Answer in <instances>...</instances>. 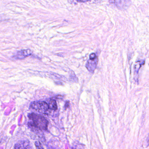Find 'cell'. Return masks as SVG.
I'll return each mask as SVG.
<instances>
[{
  "label": "cell",
  "instance_id": "cell-5",
  "mask_svg": "<svg viewBox=\"0 0 149 149\" xmlns=\"http://www.w3.org/2000/svg\"><path fill=\"white\" fill-rule=\"evenodd\" d=\"M32 54V51L29 49H23L18 51L16 56L18 59H23Z\"/></svg>",
  "mask_w": 149,
  "mask_h": 149
},
{
  "label": "cell",
  "instance_id": "cell-8",
  "mask_svg": "<svg viewBox=\"0 0 149 149\" xmlns=\"http://www.w3.org/2000/svg\"><path fill=\"white\" fill-rule=\"evenodd\" d=\"M35 145L37 149H43V148L41 143L39 141H36L35 142Z\"/></svg>",
  "mask_w": 149,
  "mask_h": 149
},
{
  "label": "cell",
  "instance_id": "cell-3",
  "mask_svg": "<svg viewBox=\"0 0 149 149\" xmlns=\"http://www.w3.org/2000/svg\"><path fill=\"white\" fill-rule=\"evenodd\" d=\"M109 2L120 9H125L131 5L130 0H109Z\"/></svg>",
  "mask_w": 149,
  "mask_h": 149
},
{
  "label": "cell",
  "instance_id": "cell-7",
  "mask_svg": "<svg viewBox=\"0 0 149 149\" xmlns=\"http://www.w3.org/2000/svg\"><path fill=\"white\" fill-rule=\"evenodd\" d=\"M49 107L50 109L56 110L57 109V104L55 100H51L48 104Z\"/></svg>",
  "mask_w": 149,
  "mask_h": 149
},
{
  "label": "cell",
  "instance_id": "cell-2",
  "mask_svg": "<svg viewBox=\"0 0 149 149\" xmlns=\"http://www.w3.org/2000/svg\"><path fill=\"white\" fill-rule=\"evenodd\" d=\"M30 108L36 111L43 114H48L50 112V109L48 104L45 102L37 101L32 102L30 104Z\"/></svg>",
  "mask_w": 149,
  "mask_h": 149
},
{
  "label": "cell",
  "instance_id": "cell-9",
  "mask_svg": "<svg viewBox=\"0 0 149 149\" xmlns=\"http://www.w3.org/2000/svg\"><path fill=\"white\" fill-rule=\"evenodd\" d=\"M97 57L96 55L95 54H91L90 55V59H94Z\"/></svg>",
  "mask_w": 149,
  "mask_h": 149
},
{
  "label": "cell",
  "instance_id": "cell-6",
  "mask_svg": "<svg viewBox=\"0 0 149 149\" xmlns=\"http://www.w3.org/2000/svg\"><path fill=\"white\" fill-rule=\"evenodd\" d=\"M15 149H29L30 148V143L29 141H22L18 142L15 145Z\"/></svg>",
  "mask_w": 149,
  "mask_h": 149
},
{
  "label": "cell",
  "instance_id": "cell-4",
  "mask_svg": "<svg viewBox=\"0 0 149 149\" xmlns=\"http://www.w3.org/2000/svg\"><path fill=\"white\" fill-rule=\"evenodd\" d=\"M97 63V57L94 59H89L86 63V68L91 73H93L96 68Z\"/></svg>",
  "mask_w": 149,
  "mask_h": 149
},
{
  "label": "cell",
  "instance_id": "cell-1",
  "mask_svg": "<svg viewBox=\"0 0 149 149\" xmlns=\"http://www.w3.org/2000/svg\"><path fill=\"white\" fill-rule=\"evenodd\" d=\"M28 117L31 121L28 124L30 127L39 130H47L48 122L44 117L34 113L29 114Z\"/></svg>",
  "mask_w": 149,
  "mask_h": 149
},
{
  "label": "cell",
  "instance_id": "cell-10",
  "mask_svg": "<svg viewBox=\"0 0 149 149\" xmlns=\"http://www.w3.org/2000/svg\"><path fill=\"white\" fill-rule=\"evenodd\" d=\"M78 2H82V3H85L90 1L91 0H76Z\"/></svg>",
  "mask_w": 149,
  "mask_h": 149
}]
</instances>
